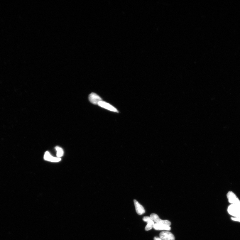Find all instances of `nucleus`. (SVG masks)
Segmentation results:
<instances>
[{
  "mask_svg": "<svg viewBox=\"0 0 240 240\" xmlns=\"http://www.w3.org/2000/svg\"><path fill=\"white\" fill-rule=\"evenodd\" d=\"M227 196L229 202L236 206L240 210V201L236 195L233 192L229 191L227 193Z\"/></svg>",
  "mask_w": 240,
  "mask_h": 240,
  "instance_id": "f257e3e1",
  "label": "nucleus"
},
{
  "mask_svg": "<svg viewBox=\"0 0 240 240\" xmlns=\"http://www.w3.org/2000/svg\"><path fill=\"white\" fill-rule=\"evenodd\" d=\"M150 217L153 221L156 222V224L165 225L169 226H170L171 224V223L170 221L168 220H161L160 218L158 215L155 214H151Z\"/></svg>",
  "mask_w": 240,
  "mask_h": 240,
  "instance_id": "f03ea898",
  "label": "nucleus"
},
{
  "mask_svg": "<svg viewBox=\"0 0 240 240\" xmlns=\"http://www.w3.org/2000/svg\"><path fill=\"white\" fill-rule=\"evenodd\" d=\"M227 211L233 217L240 216V210L236 206L231 204L228 207Z\"/></svg>",
  "mask_w": 240,
  "mask_h": 240,
  "instance_id": "7ed1b4c3",
  "label": "nucleus"
},
{
  "mask_svg": "<svg viewBox=\"0 0 240 240\" xmlns=\"http://www.w3.org/2000/svg\"><path fill=\"white\" fill-rule=\"evenodd\" d=\"M160 238L163 240H175L174 236L170 232L167 231L161 232L160 234Z\"/></svg>",
  "mask_w": 240,
  "mask_h": 240,
  "instance_id": "20e7f679",
  "label": "nucleus"
},
{
  "mask_svg": "<svg viewBox=\"0 0 240 240\" xmlns=\"http://www.w3.org/2000/svg\"><path fill=\"white\" fill-rule=\"evenodd\" d=\"M89 99L92 104H98L99 102L102 101L101 98L94 93H92L89 95Z\"/></svg>",
  "mask_w": 240,
  "mask_h": 240,
  "instance_id": "39448f33",
  "label": "nucleus"
},
{
  "mask_svg": "<svg viewBox=\"0 0 240 240\" xmlns=\"http://www.w3.org/2000/svg\"><path fill=\"white\" fill-rule=\"evenodd\" d=\"M143 220L144 222H147L148 224L145 228L146 231H149L153 228L155 223L150 217H144L143 218Z\"/></svg>",
  "mask_w": 240,
  "mask_h": 240,
  "instance_id": "423d86ee",
  "label": "nucleus"
},
{
  "mask_svg": "<svg viewBox=\"0 0 240 240\" xmlns=\"http://www.w3.org/2000/svg\"><path fill=\"white\" fill-rule=\"evenodd\" d=\"M98 105L99 106L109 110V111L115 112H118V111L115 107L106 102L102 101L99 102Z\"/></svg>",
  "mask_w": 240,
  "mask_h": 240,
  "instance_id": "0eeeda50",
  "label": "nucleus"
},
{
  "mask_svg": "<svg viewBox=\"0 0 240 240\" xmlns=\"http://www.w3.org/2000/svg\"><path fill=\"white\" fill-rule=\"evenodd\" d=\"M44 159L46 160L52 162H58L61 160L60 158H55L51 156L48 151H46L44 156Z\"/></svg>",
  "mask_w": 240,
  "mask_h": 240,
  "instance_id": "6e6552de",
  "label": "nucleus"
},
{
  "mask_svg": "<svg viewBox=\"0 0 240 240\" xmlns=\"http://www.w3.org/2000/svg\"><path fill=\"white\" fill-rule=\"evenodd\" d=\"M134 203L137 214L139 215L144 214L145 212V210L143 206L136 200H134Z\"/></svg>",
  "mask_w": 240,
  "mask_h": 240,
  "instance_id": "1a4fd4ad",
  "label": "nucleus"
},
{
  "mask_svg": "<svg viewBox=\"0 0 240 240\" xmlns=\"http://www.w3.org/2000/svg\"><path fill=\"white\" fill-rule=\"evenodd\" d=\"M153 228L156 230H166L168 231L171 230L170 226L156 223L154 224Z\"/></svg>",
  "mask_w": 240,
  "mask_h": 240,
  "instance_id": "9d476101",
  "label": "nucleus"
},
{
  "mask_svg": "<svg viewBox=\"0 0 240 240\" xmlns=\"http://www.w3.org/2000/svg\"><path fill=\"white\" fill-rule=\"evenodd\" d=\"M55 149L57 152V158H60L63 155L64 151L63 149L58 146L56 147Z\"/></svg>",
  "mask_w": 240,
  "mask_h": 240,
  "instance_id": "9b49d317",
  "label": "nucleus"
},
{
  "mask_svg": "<svg viewBox=\"0 0 240 240\" xmlns=\"http://www.w3.org/2000/svg\"><path fill=\"white\" fill-rule=\"evenodd\" d=\"M231 219L233 221L240 222V216L231 217Z\"/></svg>",
  "mask_w": 240,
  "mask_h": 240,
  "instance_id": "f8f14e48",
  "label": "nucleus"
},
{
  "mask_svg": "<svg viewBox=\"0 0 240 240\" xmlns=\"http://www.w3.org/2000/svg\"><path fill=\"white\" fill-rule=\"evenodd\" d=\"M154 240H163V239H161L160 237H154Z\"/></svg>",
  "mask_w": 240,
  "mask_h": 240,
  "instance_id": "ddd939ff",
  "label": "nucleus"
}]
</instances>
